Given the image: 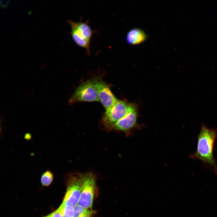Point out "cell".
<instances>
[{
  "label": "cell",
  "instance_id": "obj_7",
  "mask_svg": "<svg viewBox=\"0 0 217 217\" xmlns=\"http://www.w3.org/2000/svg\"><path fill=\"white\" fill-rule=\"evenodd\" d=\"M94 82L99 102L105 109L118 101V100L112 93L108 85L101 78H94Z\"/></svg>",
  "mask_w": 217,
  "mask_h": 217
},
{
  "label": "cell",
  "instance_id": "obj_13",
  "mask_svg": "<svg viewBox=\"0 0 217 217\" xmlns=\"http://www.w3.org/2000/svg\"><path fill=\"white\" fill-rule=\"evenodd\" d=\"M46 217H63L61 213L57 209L54 212L47 215Z\"/></svg>",
  "mask_w": 217,
  "mask_h": 217
},
{
  "label": "cell",
  "instance_id": "obj_5",
  "mask_svg": "<svg viewBox=\"0 0 217 217\" xmlns=\"http://www.w3.org/2000/svg\"><path fill=\"white\" fill-rule=\"evenodd\" d=\"M82 189L78 205L89 209L92 207L96 186L95 176L91 173L80 174Z\"/></svg>",
  "mask_w": 217,
  "mask_h": 217
},
{
  "label": "cell",
  "instance_id": "obj_1",
  "mask_svg": "<svg viewBox=\"0 0 217 217\" xmlns=\"http://www.w3.org/2000/svg\"><path fill=\"white\" fill-rule=\"evenodd\" d=\"M217 130L210 128L203 124L198 137L197 151L190 155L193 159H199L205 164L212 167L217 173V167L213 156L215 141L217 137Z\"/></svg>",
  "mask_w": 217,
  "mask_h": 217
},
{
  "label": "cell",
  "instance_id": "obj_8",
  "mask_svg": "<svg viewBox=\"0 0 217 217\" xmlns=\"http://www.w3.org/2000/svg\"><path fill=\"white\" fill-rule=\"evenodd\" d=\"M137 120V113L135 108L116 122L109 130L122 131L128 134L135 126Z\"/></svg>",
  "mask_w": 217,
  "mask_h": 217
},
{
  "label": "cell",
  "instance_id": "obj_12",
  "mask_svg": "<svg viewBox=\"0 0 217 217\" xmlns=\"http://www.w3.org/2000/svg\"><path fill=\"white\" fill-rule=\"evenodd\" d=\"M75 214L74 217H80L91 210L77 205L74 207Z\"/></svg>",
  "mask_w": 217,
  "mask_h": 217
},
{
  "label": "cell",
  "instance_id": "obj_9",
  "mask_svg": "<svg viewBox=\"0 0 217 217\" xmlns=\"http://www.w3.org/2000/svg\"><path fill=\"white\" fill-rule=\"evenodd\" d=\"M146 38L147 36L143 31L135 28L128 31L126 35V40L129 44L136 45L143 42Z\"/></svg>",
  "mask_w": 217,
  "mask_h": 217
},
{
  "label": "cell",
  "instance_id": "obj_15",
  "mask_svg": "<svg viewBox=\"0 0 217 217\" xmlns=\"http://www.w3.org/2000/svg\"></svg>",
  "mask_w": 217,
  "mask_h": 217
},
{
  "label": "cell",
  "instance_id": "obj_11",
  "mask_svg": "<svg viewBox=\"0 0 217 217\" xmlns=\"http://www.w3.org/2000/svg\"><path fill=\"white\" fill-rule=\"evenodd\" d=\"M54 178V174L49 170L45 171L42 174L41 179L42 184L43 186H48L52 182Z\"/></svg>",
  "mask_w": 217,
  "mask_h": 217
},
{
  "label": "cell",
  "instance_id": "obj_4",
  "mask_svg": "<svg viewBox=\"0 0 217 217\" xmlns=\"http://www.w3.org/2000/svg\"><path fill=\"white\" fill-rule=\"evenodd\" d=\"M95 101L99 102V100L95 85L94 78L80 84L68 100L70 105L78 102Z\"/></svg>",
  "mask_w": 217,
  "mask_h": 217
},
{
  "label": "cell",
  "instance_id": "obj_6",
  "mask_svg": "<svg viewBox=\"0 0 217 217\" xmlns=\"http://www.w3.org/2000/svg\"><path fill=\"white\" fill-rule=\"evenodd\" d=\"M80 174L71 176L68 180L67 191L62 203L75 207L79 202L82 189Z\"/></svg>",
  "mask_w": 217,
  "mask_h": 217
},
{
  "label": "cell",
  "instance_id": "obj_10",
  "mask_svg": "<svg viewBox=\"0 0 217 217\" xmlns=\"http://www.w3.org/2000/svg\"><path fill=\"white\" fill-rule=\"evenodd\" d=\"M63 217H74L75 214L74 208L69 205L61 204L57 209Z\"/></svg>",
  "mask_w": 217,
  "mask_h": 217
},
{
  "label": "cell",
  "instance_id": "obj_2",
  "mask_svg": "<svg viewBox=\"0 0 217 217\" xmlns=\"http://www.w3.org/2000/svg\"><path fill=\"white\" fill-rule=\"evenodd\" d=\"M67 22L71 27L70 33L73 41L77 45L84 49L87 53L90 55L91 41L94 31L92 29L87 21L76 22L68 20Z\"/></svg>",
  "mask_w": 217,
  "mask_h": 217
},
{
  "label": "cell",
  "instance_id": "obj_14",
  "mask_svg": "<svg viewBox=\"0 0 217 217\" xmlns=\"http://www.w3.org/2000/svg\"><path fill=\"white\" fill-rule=\"evenodd\" d=\"M93 213L92 211L91 210L89 212L83 215L80 217H90L91 215Z\"/></svg>",
  "mask_w": 217,
  "mask_h": 217
},
{
  "label": "cell",
  "instance_id": "obj_3",
  "mask_svg": "<svg viewBox=\"0 0 217 217\" xmlns=\"http://www.w3.org/2000/svg\"><path fill=\"white\" fill-rule=\"evenodd\" d=\"M135 108L127 102L118 100L114 105L106 109L102 120L105 127L109 130L117 121L123 118Z\"/></svg>",
  "mask_w": 217,
  "mask_h": 217
}]
</instances>
